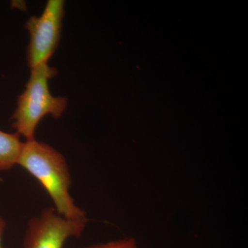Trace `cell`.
I'll use <instances>...</instances> for the list:
<instances>
[{"instance_id": "obj_1", "label": "cell", "mask_w": 248, "mask_h": 248, "mask_svg": "<svg viewBox=\"0 0 248 248\" xmlns=\"http://www.w3.org/2000/svg\"><path fill=\"white\" fill-rule=\"evenodd\" d=\"M17 165L45 188L59 215L70 219H87L70 193L71 176L66 160L53 147L35 139L23 142Z\"/></svg>"}, {"instance_id": "obj_2", "label": "cell", "mask_w": 248, "mask_h": 248, "mask_svg": "<svg viewBox=\"0 0 248 248\" xmlns=\"http://www.w3.org/2000/svg\"><path fill=\"white\" fill-rule=\"evenodd\" d=\"M54 67L44 63L31 68V76L24 92L17 99V106L12 117V126L26 141L34 140L37 125L45 116L61 117L67 107V98L52 95L49 79L56 76Z\"/></svg>"}, {"instance_id": "obj_3", "label": "cell", "mask_w": 248, "mask_h": 248, "mask_svg": "<svg viewBox=\"0 0 248 248\" xmlns=\"http://www.w3.org/2000/svg\"><path fill=\"white\" fill-rule=\"evenodd\" d=\"M64 6L63 0H48L40 17L32 16L26 22L29 33L27 61L30 68L48 63L55 53L61 37Z\"/></svg>"}, {"instance_id": "obj_4", "label": "cell", "mask_w": 248, "mask_h": 248, "mask_svg": "<svg viewBox=\"0 0 248 248\" xmlns=\"http://www.w3.org/2000/svg\"><path fill=\"white\" fill-rule=\"evenodd\" d=\"M87 219H70L61 216L54 208H46L28 223L24 248H63L70 238H79Z\"/></svg>"}, {"instance_id": "obj_5", "label": "cell", "mask_w": 248, "mask_h": 248, "mask_svg": "<svg viewBox=\"0 0 248 248\" xmlns=\"http://www.w3.org/2000/svg\"><path fill=\"white\" fill-rule=\"evenodd\" d=\"M22 144L18 134L0 130V172L8 170L17 165Z\"/></svg>"}, {"instance_id": "obj_6", "label": "cell", "mask_w": 248, "mask_h": 248, "mask_svg": "<svg viewBox=\"0 0 248 248\" xmlns=\"http://www.w3.org/2000/svg\"><path fill=\"white\" fill-rule=\"evenodd\" d=\"M86 248H138L133 239H125L110 241L107 244H98Z\"/></svg>"}, {"instance_id": "obj_7", "label": "cell", "mask_w": 248, "mask_h": 248, "mask_svg": "<svg viewBox=\"0 0 248 248\" xmlns=\"http://www.w3.org/2000/svg\"><path fill=\"white\" fill-rule=\"evenodd\" d=\"M6 228V223L4 220L0 217V248H4L2 245V236Z\"/></svg>"}]
</instances>
